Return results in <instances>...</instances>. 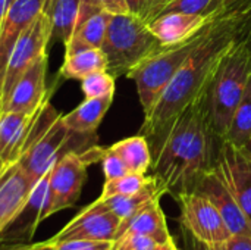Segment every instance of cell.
Instances as JSON below:
<instances>
[{
	"mask_svg": "<svg viewBox=\"0 0 251 250\" xmlns=\"http://www.w3.org/2000/svg\"><path fill=\"white\" fill-rule=\"evenodd\" d=\"M147 140L153 175L168 193L178 197L194 192L203 175L212 171L222 143L210 122L206 90Z\"/></svg>",
	"mask_w": 251,
	"mask_h": 250,
	"instance_id": "obj_1",
	"label": "cell"
},
{
	"mask_svg": "<svg viewBox=\"0 0 251 250\" xmlns=\"http://www.w3.org/2000/svg\"><path fill=\"white\" fill-rule=\"evenodd\" d=\"M215 12L213 24L203 41L168 84L150 113L144 115L141 136L157 134L176 113L203 93L221 59L251 34V0H229Z\"/></svg>",
	"mask_w": 251,
	"mask_h": 250,
	"instance_id": "obj_2",
	"label": "cell"
},
{
	"mask_svg": "<svg viewBox=\"0 0 251 250\" xmlns=\"http://www.w3.org/2000/svg\"><path fill=\"white\" fill-rule=\"evenodd\" d=\"M93 141H97L96 134L85 136L71 131L47 97L38 109L31 144L18 164L37 183L63 155L69 152L81 153L94 146Z\"/></svg>",
	"mask_w": 251,
	"mask_h": 250,
	"instance_id": "obj_3",
	"label": "cell"
},
{
	"mask_svg": "<svg viewBox=\"0 0 251 250\" xmlns=\"http://www.w3.org/2000/svg\"><path fill=\"white\" fill-rule=\"evenodd\" d=\"M251 34L237 43L219 62L206 87L210 122L224 139L235 108L238 106L251 75Z\"/></svg>",
	"mask_w": 251,
	"mask_h": 250,
	"instance_id": "obj_4",
	"label": "cell"
},
{
	"mask_svg": "<svg viewBox=\"0 0 251 250\" xmlns=\"http://www.w3.org/2000/svg\"><path fill=\"white\" fill-rule=\"evenodd\" d=\"M163 47L143 18L132 13H118L112 15L100 49L107 60V72L119 78L126 77L143 60Z\"/></svg>",
	"mask_w": 251,
	"mask_h": 250,
	"instance_id": "obj_5",
	"label": "cell"
},
{
	"mask_svg": "<svg viewBox=\"0 0 251 250\" xmlns=\"http://www.w3.org/2000/svg\"><path fill=\"white\" fill-rule=\"evenodd\" d=\"M209 13H210V19L199 32H196L194 35H191L188 40L182 43L174 46H165L157 53L143 60L137 68H134L126 75L129 80L135 83L138 99L143 106L144 115L151 112V109L154 108L156 102L159 100L168 84L172 81V78L185 63L187 57L207 35L215 18V12H209Z\"/></svg>",
	"mask_w": 251,
	"mask_h": 250,
	"instance_id": "obj_6",
	"label": "cell"
},
{
	"mask_svg": "<svg viewBox=\"0 0 251 250\" xmlns=\"http://www.w3.org/2000/svg\"><path fill=\"white\" fill-rule=\"evenodd\" d=\"M175 199L181 209L179 222L182 230L193 239L210 248H218L229 239V228L206 196L199 192H190Z\"/></svg>",
	"mask_w": 251,
	"mask_h": 250,
	"instance_id": "obj_7",
	"label": "cell"
},
{
	"mask_svg": "<svg viewBox=\"0 0 251 250\" xmlns=\"http://www.w3.org/2000/svg\"><path fill=\"white\" fill-rule=\"evenodd\" d=\"M50 44V24L44 12L21 34L16 40L4 69V75L0 85V99L4 108L10 97V93L24 75V72L44 53H47Z\"/></svg>",
	"mask_w": 251,
	"mask_h": 250,
	"instance_id": "obj_8",
	"label": "cell"
},
{
	"mask_svg": "<svg viewBox=\"0 0 251 250\" xmlns=\"http://www.w3.org/2000/svg\"><path fill=\"white\" fill-rule=\"evenodd\" d=\"M88 165L90 164L85 161L82 152H69L63 155L49 171L50 217L72 208L78 202L87 181Z\"/></svg>",
	"mask_w": 251,
	"mask_h": 250,
	"instance_id": "obj_9",
	"label": "cell"
},
{
	"mask_svg": "<svg viewBox=\"0 0 251 250\" xmlns=\"http://www.w3.org/2000/svg\"><path fill=\"white\" fill-rule=\"evenodd\" d=\"M212 171L237 199L251 221V156L241 147L222 139Z\"/></svg>",
	"mask_w": 251,
	"mask_h": 250,
	"instance_id": "obj_10",
	"label": "cell"
},
{
	"mask_svg": "<svg viewBox=\"0 0 251 250\" xmlns=\"http://www.w3.org/2000/svg\"><path fill=\"white\" fill-rule=\"evenodd\" d=\"M50 181L49 172L43 175L32 187L24 209L13 222L1 233L0 246H13L31 243L38 225L50 217Z\"/></svg>",
	"mask_w": 251,
	"mask_h": 250,
	"instance_id": "obj_11",
	"label": "cell"
},
{
	"mask_svg": "<svg viewBox=\"0 0 251 250\" xmlns=\"http://www.w3.org/2000/svg\"><path fill=\"white\" fill-rule=\"evenodd\" d=\"M121 220L107 209L101 200H96L74 220H71L53 239L54 243L69 240H107L115 242Z\"/></svg>",
	"mask_w": 251,
	"mask_h": 250,
	"instance_id": "obj_12",
	"label": "cell"
},
{
	"mask_svg": "<svg viewBox=\"0 0 251 250\" xmlns=\"http://www.w3.org/2000/svg\"><path fill=\"white\" fill-rule=\"evenodd\" d=\"M34 184L18 162L0 165V236L24 209Z\"/></svg>",
	"mask_w": 251,
	"mask_h": 250,
	"instance_id": "obj_13",
	"label": "cell"
},
{
	"mask_svg": "<svg viewBox=\"0 0 251 250\" xmlns=\"http://www.w3.org/2000/svg\"><path fill=\"white\" fill-rule=\"evenodd\" d=\"M47 74V53L41 55L18 80L3 112H22L32 113L50 96L46 88Z\"/></svg>",
	"mask_w": 251,
	"mask_h": 250,
	"instance_id": "obj_14",
	"label": "cell"
},
{
	"mask_svg": "<svg viewBox=\"0 0 251 250\" xmlns=\"http://www.w3.org/2000/svg\"><path fill=\"white\" fill-rule=\"evenodd\" d=\"M194 192L201 193L215 205L231 234H251L250 218L213 171H209L203 175Z\"/></svg>",
	"mask_w": 251,
	"mask_h": 250,
	"instance_id": "obj_15",
	"label": "cell"
},
{
	"mask_svg": "<svg viewBox=\"0 0 251 250\" xmlns=\"http://www.w3.org/2000/svg\"><path fill=\"white\" fill-rule=\"evenodd\" d=\"M38 109L32 113L10 112V111L1 113L0 116V161L1 162L15 164L25 153L34 134Z\"/></svg>",
	"mask_w": 251,
	"mask_h": 250,
	"instance_id": "obj_16",
	"label": "cell"
},
{
	"mask_svg": "<svg viewBox=\"0 0 251 250\" xmlns=\"http://www.w3.org/2000/svg\"><path fill=\"white\" fill-rule=\"evenodd\" d=\"M46 0H15L0 25V85L9 55L21 34L38 18Z\"/></svg>",
	"mask_w": 251,
	"mask_h": 250,
	"instance_id": "obj_17",
	"label": "cell"
},
{
	"mask_svg": "<svg viewBox=\"0 0 251 250\" xmlns=\"http://www.w3.org/2000/svg\"><path fill=\"white\" fill-rule=\"evenodd\" d=\"M210 19V13L169 12L153 19L149 27L163 46H174L199 32Z\"/></svg>",
	"mask_w": 251,
	"mask_h": 250,
	"instance_id": "obj_18",
	"label": "cell"
},
{
	"mask_svg": "<svg viewBox=\"0 0 251 250\" xmlns=\"http://www.w3.org/2000/svg\"><path fill=\"white\" fill-rule=\"evenodd\" d=\"M128 234L150 236L157 243L172 240V236L168 230L165 214L160 208V200H154L149 203L146 208H143L141 211H138L128 220L122 221L119 224L115 240Z\"/></svg>",
	"mask_w": 251,
	"mask_h": 250,
	"instance_id": "obj_19",
	"label": "cell"
},
{
	"mask_svg": "<svg viewBox=\"0 0 251 250\" xmlns=\"http://www.w3.org/2000/svg\"><path fill=\"white\" fill-rule=\"evenodd\" d=\"M166 193H168L166 187L154 175H150L149 183L140 192H137L134 194L112 196V197H106V199L99 197V200H101L103 205L107 209H110L122 222V221L128 220L129 217H132L134 214H137L138 211H141L143 208H146L149 203H151L154 200H160L162 196Z\"/></svg>",
	"mask_w": 251,
	"mask_h": 250,
	"instance_id": "obj_20",
	"label": "cell"
},
{
	"mask_svg": "<svg viewBox=\"0 0 251 250\" xmlns=\"http://www.w3.org/2000/svg\"><path fill=\"white\" fill-rule=\"evenodd\" d=\"M112 102H113V96L85 99L74 111H71L66 115H62V121L74 133L85 134V136L96 134V130L101 124Z\"/></svg>",
	"mask_w": 251,
	"mask_h": 250,
	"instance_id": "obj_21",
	"label": "cell"
},
{
	"mask_svg": "<svg viewBox=\"0 0 251 250\" xmlns=\"http://www.w3.org/2000/svg\"><path fill=\"white\" fill-rule=\"evenodd\" d=\"M79 3L81 0H46L43 12L50 24V43L69 41L76 27Z\"/></svg>",
	"mask_w": 251,
	"mask_h": 250,
	"instance_id": "obj_22",
	"label": "cell"
},
{
	"mask_svg": "<svg viewBox=\"0 0 251 250\" xmlns=\"http://www.w3.org/2000/svg\"><path fill=\"white\" fill-rule=\"evenodd\" d=\"M107 71V60L101 49L82 47L65 53L60 77L65 80H82L94 72Z\"/></svg>",
	"mask_w": 251,
	"mask_h": 250,
	"instance_id": "obj_23",
	"label": "cell"
},
{
	"mask_svg": "<svg viewBox=\"0 0 251 250\" xmlns=\"http://www.w3.org/2000/svg\"><path fill=\"white\" fill-rule=\"evenodd\" d=\"M110 18H112V13L106 10H100L94 13L93 16H90L88 19H85L84 22H81L79 25H76L72 37L65 44V53L76 50V49H82V47L100 49L104 41Z\"/></svg>",
	"mask_w": 251,
	"mask_h": 250,
	"instance_id": "obj_24",
	"label": "cell"
},
{
	"mask_svg": "<svg viewBox=\"0 0 251 250\" xmlns=\"http://www.w3.org/2000/svg\"><path fill=\"white\" fill-rule=\"evenodd\" d=\"M126 165L129 172L146 174L151 168V149L144 136H134L116 141L109 147Z\"/></svg>",
	"mask_w": 251,
	"mask_h": 250,
	"instance_id": "obj_25",
	"label": "cell"
},
{
	"mask_svg": "<svg viewBox=\"0 0 251 250\" xmlns=\"http://www.w3.org/2000/svg\"><path fill=\"white\" fill-rule=\"evenodd\" d=\"M224 139L238 147H246L251 140V75Z\"/></svg>",
	"mask_w": 251,
	"mask_h": 250,
	"instance_id": "obj_26",
	"label": "cell"
},
{
	"mask_svg": "<svg viewBox=\"0 0 251 250\" xmlns=\"http://www.w3.org/2000/svg\"><path fill=\"white\" fill-rule=\"evenodd\" d=\"M150 177L146 174H135V172H128L119 178L113 180H106L103 184V190L100 197H112V196H128L140 192L147 183Z\"/></svg>",
	"mask_w": 251,
	"mask_h": 250,
	"instance_id": "obj_27",
	"label": "cell"
},
{
	"mask_svg": "<svg viewBox=\"0 0 251 250\" xmlns=\"http://www.w3.org/2000/svg\"><path fill=\"white\" fill-rule=\"evenodd\" d=\"M115 77L107 71L94 72L81 80V88L85 99H99L115 94Z\"/></svg>",
	"mask_w": 251,
	"mask_h": 250,
	"instance_id": "obj_28",
	"label": "cell"
},
{
	"mask_svg": "<svg viewBox=\"0 0 251 250\" xmlns=\"http://www.w3.org/2000/svg\"><path fill=\"white\" fill-rule=\"evenodd\" d=\"M100 10H106L112 15L129 13L125 0H81L76 25H79L81 22H84L85 19H88L90 16Z\"/></svg>",
	"mask_w": 251,
	"mask_h": 250,
	"instance_id": "obj_29",
	"label": "cell"
},
{
	"mask_svg": "<svg viewBox=\"0 0 251 250\" xmlns=\"http://www.w3.org/2000/svg\"><path fill=\"white\" fill-rule=\"evenodd\" d=\"M101 167H103V174L106 180H113V178H119L125 174H128V168L124 164V161L115 153L112 152L109 147L104 149L103 158H101Z\"/></svg>",
	"mask_w": 251,
	"mask_h": 250,
	"instance_id": "obj_30",
	"label": "cell"
},
{
	"mask_svg": "<svg viewBox=\"0 0 251 250\" xmlns=\"http://www.w3.org/2000/svg\"><path fill=\"white\" fill-rule=\"evenodd\" d=\"M157 242L150 236L128 234L113 242V250H151Z\"/></svg>",
	"mask_w": 251,
	"mask_h": 250,
	"instance_id": "obj_31",
	"label": "cell"
},
{
	"mask_svg": "<svg viewBox=\"0 0 251 250\" xmlns=\"http://www.w3.org/2000/svg\"><path fill=\"white\" fill-rule=\"evenodd\" d=\"M212 0H171L165 9L159 13H169V12H184V13H204Z\"/></svg>",
	"mask_w": 251,
	"mask_h": 250,
	"instance_id": "obj_32",
	"label": "cell"
},
{
	"mask_svg": "<svg viewBox=\"0 0 251 250\" xmlns=\"http://www.w3.org/2000/svg\"><path fill=\"white\" fill-rule=\"evenodd\" d=\"M51 243L56 250H113V242L107 240H69Z\"/></svg>",
	"mask_w": 251,
	"mask_h": 250,
	"instance_id": "obj_33",
	"label": "cell"
},
{
	"mask_svg": "<svg viewBox=\"0 0 251 250\" xmlns=\"http://www.w3.org/2000/svg\"><path fill=\"white\" fill-rule=\"evenodd\" d=\"M218 250H251V234H231Z\"/></svg>",
	"mask_w": 251,
	"mask_h": 250,
	"instance_id": "obj_34",
	"label": "cell"
},
{
	"mask_svg": "<svg viewBox=\"0 0 251 250\" xmlns=\"http://www.w3.org/2000/svg\"><path fill=\"white\" fill-rule=\"evenodd\" d=\"M169 1L171 0H149V7H147V13L144 16V21L147 24H150L153 19H156Z\"/></svg>",
	"mask_w": 251,
	"mask_h": 250,
	"instance_id": "obj_35",
	"label": "cell"
},
{
	"mask_svg": "<svg viewBox=\"0 0 251 250\" xmlns=\"http://www.w3.org/2000/svg\"><path fill=\"white\" fill-rule=\"evenodd\" d=\"M125 3H126L129 13L144 19L147 13V7H149V0H125Z\"/></svg>",
	"mask_w": 251,
	"mask_h": 250,
	"instance_id": "obj_36",
	"label": "cell"
},
{
	"mask_svg": "<svg viewBox=\"0 0 251 250\" xmlns=\"http://www.w3.org/2000/svg\"><path fill=\"white\" fill-rule=\"evenodd\" d=\"M184 237H185V246H187V250H218L216 248H210V246H206V245L197 242V240L193 239L187 231H184Z\"/></svg>",
	"mask_w": 251,
	"mask_h": 250,
	"instance_id": "obj_37",
	"label": "cell"
},
{
	"mask_svg": "<svg viewBox=\"0 0 251 250\" xmlns=\"http://www.w3.org/2000/svg\"><path fill=\"white\" fill-rule=\"evenodd\" d=\"M38 246H40V243H24V245L7 246V248L0 250H38Z\"/></svg>",
	"mask_w": 251,
	"mask_h": 250,
	"instance_id": "obj_38",
	"label": "cell"
},
{
	"mask_svg": "<svg viewBox=\"0 0 251 250\" xmlns=\"http://www.w3.org/2000/svg\"><path fill=\"white\" fill-rule=\"evenodd\" d=\"M151 250H178V248L175 246L174 243V239L169 240V242H163V243H156Z\"/></svg>",
	"mask_w": 251,
	"mask_h": 250,
	"instance_id": "obj_39",
	"label": "cell"
},
{
	"mask_svg": "<svg viewBox=\"0 0 251 250\" xmlns=\"http://www.w3.org/2000/svg\"><path fill=\"white\" fill-rule=\"evenodd\" d=\"M15 0H0V25H1V21L6 15V12L9 10L10 4L13 3Z\"/></svg>",
	"mask_w": 251,
	"mask_h": 250,
	"instance_id": "obj_40",
	"label": "cell"
},
{
	"mask_svg": "<svg viewBox=\"0 0 251 250\" xmlns=\"http://www.w3.org/2000/svg\"><path fill=\"white\" fill-rule=\"evenodd\" d=\"M228 1H229V0H212V3H210L209 9H207L204 13H209V12H212V10H215V9L221 7L222 4H225V3H228Z\"/></svg>",
	"mask_w": 251,
	"mask_h": 250,
	"instance_id": "obj_41",
	"label": "cell"
},
{
	"mask_svg": "<svg viewBox=\"0 0 251 250\" xmlns=\"http://www.w3.org/2000/svg\"><path fill=\"white\" fill-rule=\"evenodd\" d=\"M38 250H56L54 245L49 240V242H41L40 246H38Z\"/></svg>",
	"mask_w": 251,
	"mask_h": 250,
	"instance_id": "obj_42",
	"label": "cell"
},
{
	"mask_svg": "<svg viewBox=\"0 0 251 250\" xmlns=\"http://www.w3.org/2000/svg\"><path fill=\"white\" fill-rule=\"evenodd\" d=\"M241 149H244V150H246V152H247V153L251 156V140L249 141V144H247L246 147H241Z\"/></svg>",
	"mask_w": 251,
	"mask_h": 250,
	"instance_id": "obj_43",
	"label": "cell"
},
{
	"mask_svg": "<svg viewBox=\"0 0 251 250\" xmlns=\"http://www.w3.org/2000/svg\"><path fill=\"white\" fill-rule=\"evenodd\" d=\"M1 113H3V105H1V99H0V116H1Z\"/></svg>",
	"mask_w": 251,
	"mask_h": 250,
	"instance_id": "obj_44",
	"label": "cell"
},
{
	"mask_svg": "<svg viewBox=\"0 0 251 250\" xmlns=\"http://www.w3.org/2000/svg\"><path fill=\"white\" fill-rule=\"evenodd\" d=\"M1 164H4V162H1V161H0V165H1Z\"/></svg>",
	"mask_w": 251,
	"mask_h": 250,
	"instance_id": "obj_45",
	"label": "cell"
},
{
	"mask_svg": "<svg viewBox=\"0 0 251 250\" xmlns=\"http://www.w3.org/2000/svg\"><path fill=\"white\" fill-rule=\"evenodd\" d=\"M250 44H251V40H250Z\"/></svg>",
	"mask_w": 251,
	"mask_h": 250,
	"instance_id": "obj_46",
	"label": "cell"
}]
</instances>
